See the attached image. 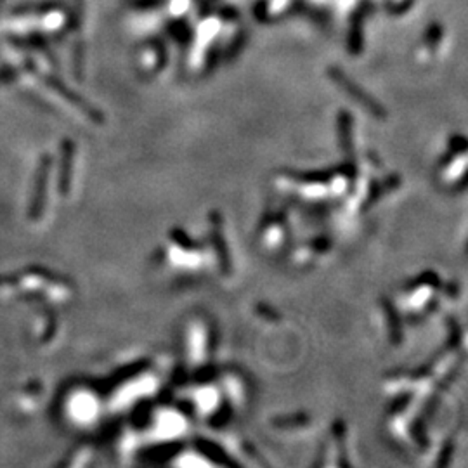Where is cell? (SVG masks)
<instances>
[{"mask_svg":"<svg viewBox=\"0 0 468 468\" xmlns=\"http://www.w3.org/2000/svg\"><path fill=\"white\" fill-rule=\"evenodd\" d=\"M328 75H330V78L333 80L336 85H338L340 89H342L343 92L350 97V99L359 102V104L363 106L368 113H371L373 116H378V118L387 116V111L383 109V106L380 104L378 101L373 99L366 90H363L359 85H356V83H354L352 80H350L349 76L342 71V69L331 67L330 69H328Z\"/></svg>","mask_w":468,"mask_h":468,"instance_id":"cell-1","label":"cell"},{"mask_svg":"<svg viewBox=\"0 0 468 468\" xmlns=\"http://www.w3.org/2000/svg\"><path fill=\"white\" fill-rule=\"evenodd\" d=\"M165 415H162L156 422V434L158 437H175V435H181L184 432L186 423L182 420L181 415H177L175 411H163Z\"/></svg>","mask_w":468,"mask_h":468,"instance_id":"cell-2","label":"cell"},{"mask_svg":"<svg viewBox=\"0 0 468 468\" xmlns=\"http://www.w3.org/2000/svg\"><path fill=\"white\" fill-rule=\"evenodd\" d=\"M350 127H352V118L349 113L342 111L338 116V130H340V141H342L343 149L349 151L350 149Z\"/></svg>","mask_w":468,"mask_h":468,"instance_id":"cell-3","label":"cell"},{"mask_svg":"<svg viewBox=\"0 0 468 468\" xmlns=\"http://www.w3.org/2000/svg\"><path fill=\"white\" fill-rule=\"evenodd\" d=\"M215 397H217V392H215L214 389H210V387H207V389L201 390V392L198 394V399H196L201 411H208V409H210L212 406L217 402L215 401Z\"/></svg>","mask_w":468,"mask_h":468,"instance_id":"cell-4","label":"cell"},{"mask_svg":"<svg viewBox=\"0 0 468 468\" xmlns=\"http://www.w3.org/2000/svg\"><path fill=\"white\" fill-rule=\"evenodd\" d=\"M361 46H363V36H361V21H354L352 32H350V40L349 47L352 50V54H359Z\"/></svg>","mask_w":468,"mask_h":468,"instance_id":"cell-5","label":"cell"},{"mask_svg":"<svg viewBox=\"0 0 468 468\" xmlns=\"http://www.w3.org/2000/svg\"><path fill=\"white\" fill-rule=\"evenodd\" d=\"M245 40H247V35H245V32H241V34L236 36V40H234V42L231 43V47H229L228 57H234L238 53H240L241 47L245 46Z\"/></svg>","mask_w":468,"mask_h":468,"instance_id":"cell-6","label":"cell"}]
</instances>
